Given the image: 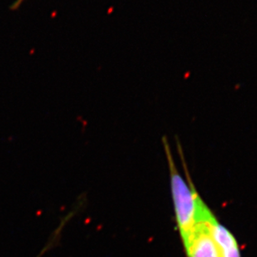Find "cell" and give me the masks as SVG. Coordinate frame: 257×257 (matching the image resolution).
<instances>
[{
    "instance_id": "2",
    "label": "cell",
    "mask_w": 257,
    "mask_h": 257,
    "mask_svg": "<svg viewBox=\"0 0 257 257\" xmlns=\"http://www.w3.org/2000/svg\"><path fill=\"white\" fill-rule=\"evenodd\" d=\"M214 218L212 215L206 221L199 223L188 236L181 240L187 257H220L210 232V222Z\"/></svg>"
},
{
    "instance_id": "4",
    "label": "cell",
    "mask_w": 257,
    "mask_h": 257,
    "mask_svg": "<svg viewBox=\"0 0 257 257\" xmlns=\"http://www.w3.org/2000/svg\"><path fill=\"white\" fill-rule=\"evenodd\" d=\"M25 0H15V2L13 3V5L10 7L11 10H19V8L22 5Z\"/></svg>"
},
{
    "instance_id": "5",
    "label": "cell",
    "mask_w": 257,
    "mask_h": 257,
    "mask_svg": "<svg viewBox=\"0 0 257 257\" xmlns=\"http://www.w3.org/2000/svg\"><path fill=\"white\" fill-rule=\"evenodd\" d=\"M47 249H49V246H47V247L45 248V249H44V250H43L42 252L40 253V255H38L37 257L42 256L43 254L45 252V250H47Z\"/></svg>"
},
{
    "instance_id": "3",
    "label": "cell",
    "mask_w": 257,
    "mask_h": 257,
    "mask_svg": "<svg viewBox=\"0 0 257 257\" xmlns=\"http://www.w3.org/2000/svg\"><path fill=\"white\" fill-rule=\"evenodd\" d=\"M210 232L220 257H240V248L232 233L220 225L215 217L210 222Z\"/></svg>"
},
{
    "instance_id": "1",
    "label": "cell",
    "mask_w": 257,
    "mask_h": 257,
    "mask_svg": "<svg viewBox=\"0 0 257 257\" xmlns=\"http://www.w3.org/2000/svg\"><path fill=\"white\" fill-rule=\"evenodd\" d=\"M163 143L168 161L176 224L181 240H183L192 232L199 223L209 220L213 214L203 202L191 181H190L188 185L187 181L179 173L177 166L174 162L171 147L165 138Z\"/></svg>"
}]
</instances>
